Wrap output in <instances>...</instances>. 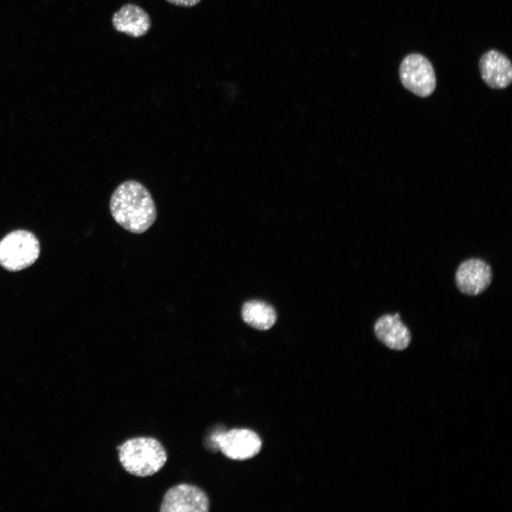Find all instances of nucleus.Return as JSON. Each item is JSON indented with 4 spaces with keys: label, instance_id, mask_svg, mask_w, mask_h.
Here are the masks:
<instances>
[{
    "label": "nucleus",
    "instance_id": "obj_9",
    "mask_svg": "<svg viewBox=\"0 0 512 512\" xmlns=\"http://www.w3.org/2000/svg\"><path fill=\"white\" fill-rule=\"evenodd\" d=\"M373 329L376 338L390 349L402 351L410 343V331L401 321L398 313L380 316L375 321Z\"/></svg>",
    "mask_w": 512,
    "mask_h": 512
},
{
    "label": "nucleus",
    "instance_id": "obj_2",
    "mask_svg": "<svg viewBox=\"0 0 512 512\" xmlns=\"http://www.w3.org/2000/svg\"><path fill=\"white\" fill-rule=\"evenodd\" d=\"M119 459L129 474L145 477L158 472L166 464L167 454L161 443L149 437L127 439L117 447Z\"/></svg>",
    "mask_w": 512,
    "mask_h": 512
},
{
    "label": "nucleus",
    "instance_id": "obj_4",
    "mask_svg": "<svg viewBox=\"0 0 512 512\" xmlns=\"http://www.w3.org/2000/svg\"><path fill=\"white\" fill-rule=\"evenodd\" d=\"M210 450L220 449L227 457L235 460H244L253 457L260 452L262 442L259 436L250 430L223 427L215 430L208 442Z\"/></svg>",
    "mask_w": 512,
    "mask_h": 512
},
{
    "label": "nucleus",
    "instance_id": "obj_10",
    "mask_svg": "<svg viewBox=\"0 0 512 512\" xmlns=\"http://www.w3.org/2000/svg\"><path fill=\"white\" fill-rule=\"evenodd\" d=\"M112 23L116 31L134 38L144 36L151 26L148 13L133 4L123 5L114 14Z\"/></svg>",
    "mask_w": 512,
    "mask_h": 512
},
{
    "label": "nucleus",
    "instance_id": "obj_12",
    "mask_svg": "<svg viewBox=\"0 0 512 512\" xmlns=\"http://www.w3.org/2000/svg\"><path fill=\"white\" fill-rule=\"evenodd\" d=\"M175 6L181 7H192L201 2V0H166Z\"/></svg>",
    "mask_w": 512,
    "mask_h": 512
},
{
    "label": "nucleus",
    "instance_id": "obj_11",
    "mask_svg": "<svg viewBox=\"0 0 512 512\" xmlns=\"http://www.w3.org/2000/svg\"><path fill=\"white\" fill-rule=\"evenodd\" d=\"M241 314L246 324L259 330L270 329L277 319L274 308L269 304L260 300H251L245 302L242 307Z\"/></svg>",
    "mask_w": 512,
    "mask_h": 512
},
{
    "label": "nucleus",
    "instance_id": "obj_6",
    "mask_svg": "<svg viewBox=\"0 0 512 512\" xmlns=\"http://www.w3.org/2000/svg\"><path fill=\"white\" fill-rule=\"evenodd\" d=\"M209 499L196 486L181 484L169 489L164 496L161 512H207Z\"/></svg>",
    "mask_w": 512,
    "mask_h": 512
},
{
    "label": "nucleus",
    "instance_id": "obj_7",
    "mask_svg": "<svg viewBox=\"0 0 512 512\" xmlns=\"http://www.w3.org/2000/svg\"><path fill=\"white\" fill-rule=\"evenodd\" d=\"M493 279L491 266L479 258H469L463 261L455 273L456 285L459 292L476 296L483 293Z\"/></svg>",
    "mask_w": 512,
    "mask_h": 512
},
{
    "label": "nucleus",
    "instance_id": "obj_5",
    "mask_svg": "<svg viewBox=\"0 0 512 512\" xmlns=\"http://www.w3.org/2000/svg\"><path fill=\"white\" fill-rule=\"evenodd\" d=\"M398 73L402 86L418 97H429L436 88L433 65L420 53H412L405 55L400 63Z\"/></svg>",
    "mask_w": 512,
    "mask_h": 512
},
{
    "label": "nucleus",
    "instance_id": "obj_1",
    "mask_svg": "<svg viewBox=\"0 0 512 512\" xmlns=\"http://www.w3.org/2000/svg\"><path fill=\"white\" fill-rule=\"evenodd\" d=\"M110 210L117 224L137 234L146 231L157 216L150 192L134 180L124 181L116 188L110 197Z\"/></svg>",
    "mask_w": 512,
    "mask_h": 512
},
{
    "label": "nucleus",
    "instance_id": "obj_8",
    "mask_svg": "<svg viewBox=\"0 0 512 512\" xmlns=\"http://www.w3.org/2000/svg\"><path fill=\"white\" fill-rule=\"evenodd\" d=\"M479 70L483 81L492 89H505L512 82L511 62L505 54L496 49H490L481 55Z\"/></svg>",
    "mask_w": 512,
    "mask_h": 512
},
{
    "label": "nucleus",
    "instance_id": "obj_3",
    "mask_svg": "<svg viewBox=\"0 0 512 512\" xmlns=\"http://www.w3.org/2000/svg\"><path fill=\"white\" fill-rule=\"evenodd\" d=\"M40 255L36 236L26 230H16L0 240V265L10 272H17L32 265Z\"/></svg>",
    "mask_w": 512,
    "mask_h": 512
}]
</instances>
